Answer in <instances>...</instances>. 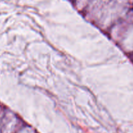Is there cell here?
Returning <instances> with one entry per match:
<instances>
[]
</instances>
